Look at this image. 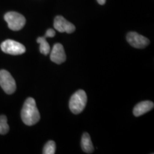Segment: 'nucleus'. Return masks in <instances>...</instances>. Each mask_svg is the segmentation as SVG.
Wrapping results in <instances>:
<instances>
[{"instance_id":"f257e3e1","label":"nucleus","mask_w":154,"mask_h":154,"mask_svg":"<svg viewBox=\"0 0 154 154\" xmlns=\"http://www.w3.org/2000/svg\"><path fill=\"white\" fill-rule=\"evenodd\" d=\"M22 121L27 126H33L40 120V113L33 98H28L23 106L21 112Z\"/></svg>"},{"instance_id":"f03ea898","label":"nucleus","mask_w":154,"mask_h":154,"mask_svg":"<svg viewBox=\"0 0 154 154\" xmlns=\"http://www.w3.org/2000/svg\"><path fill=\"white\" fill-rule=\"evenodd\" d=\"M87 103V96L84 90H79L73 94L69 101V109L74 114L82 113Z\"/></svg>"},{"instance_id":"7ed1b4c3","label":"nucleus","mask_w":154,"mask_h":154,"mask_svg":"<svg viewBox=\"0 0 154 154\" xmlns=\"http://www.w3.org/2000/svg\"><path fill=\"white\" fill-rule=\"evenodd\" d=\"M5 20L8 24V27L13 31L22 29L26 24L25 17L16 11H9L6 13Z\"/></svg>"},{"instance_id":"20e7f679","label":"nucleus","mask_w":154,"mask_h":154,"mask_svg":"<svg viewBox=\"0 0 154 154\" xmlns=\"http://www.w3.org/2000/svg\"><path fill=\"white\" fill-rule=\"evenodd\" d=\"M1 49L3 52L11 55H21L26 51L23 44L12 39H7L1 44Z\"/></svg>"},{"instance_id":"39448f33","label":"nucleus","mask_w":154,"mask_h":154,"mask_svg":"<svg viewBox=\"0 0 154 154\" xmlns=\"http://www.w3.org/2000/svg\"><path fill=\"white\" fill-rule=\"evenodd\" d=\"M0 86L7 94H12L17 88L14 78L6 70H0Z\"/></svg>"},{"instance_id":"423d86ee","label":"nucleus","mask_w":154,"mask_h":154,"mask_svg":"<svg viewBox=\"0 0 154 154\" xmlns=\"http://www.w3.org/2000/svg\"><path fill=\"white\" fill-rule=\"evenodd\" d=\"M126 40L130 45L136 49H143L150 43L149 38L134 32H129L127 34Z\"/></svg>"},{"instance_id":"0eeeda50","label":"nucleus","mask_w":154,"mask_h":154,"mask_svg":"<svg viewBox=\"0 0 154 154\" xmlns=\"http://www.w3.org/2000/svg\"><path fill=\"white\" fill-rule=\"evenodd\" d=\"M54 26L58 32H66L68 34H72L74 32L76 28L72 23L68 22L64 17L62 16H57L54 21Z\"/></svg>"},{"instance_id":"6e6552de","label":"nucleus","mask_w":154,"mask_h":154,"mask_svg":"<svg viewBox=\"0 0 154 154\" xmlns=\"http://www.w3.org/2000/svg\"><path fill=\"white\" fill-rule=\"evenodd\" d=\"M51 60L57 64H60L66 61V56L62 44L57 43L54 45L50 54Z\"/></svg>"},{"instance_id":"1a4fd4ad","label":"nucleus","mask_w":154,"mask_h":154,"mask_svg":"<svg viewBox=\"0 0 154 154\" xmlns=\"http://www.w3.org/2000/svg\"><path fill=\"white\" fill-rule=\"evenodd\" d=\"M154 107V104L152 101H144L138 103L136 105V106L134 108L133 113L135 116L138 117L140 116L145 114L151 109H153Z\"/></svg>"},{"instance_id":"9d476101","label":"nucleus","mask_w":154,"mask_h":154,"mask_svg":"<svg viewBox=\"0 0 154 154\" xmlns=\"http://www.w3.org/2000/svg\"><path fill=\"white\" fill-rule=\"evenodd\" d=\"M81 146L83 151L86 153H92L94 151V146L92 143L91 137L88 133H84L82 135V141H81Z\"/></svg>"},{"instance_id":"9b49d317","label":"nucleus","mask_w":154,"mask_h":154,"mask_svg":"<svg viewBox=\"0 0 154 154\" xmlns=\"http://www.w3.org/2000/svg\"><path fill=\"white\" fill-rule=\"evenodd\" d=\"M37 43L39 44V50L40 52L43 54L44 55H47L50 51V46L48 42L46 40V38L44 36H41V37H38L36 39Z\"/></svg>"},{"instance_id":"f8f14e48","label":"nucleus","mask_w":154,"mask_h":154,"mask_svg":"<svg viewBox=\"0 0 154 154\" xmlns=\"http://www.w3.org/2000/svg\"><path fill=\"white\" fill-rule=\"evenodd\" d=\"M9 131V126L7 123V118L5 115L0 116V134L5 135Z\"/></svg>"},{"instance_id":"ddd939ff","label":"nucleus","mask_w":154,"mask_h":154,"mask_svg":"<svg viewBox=\"0 0 154 154\" xmlns=\"http://www.w3.org/2000/svg\"><path fill=\"white\" fill-rule=\"evenodd\" d=\"M56 153V143L54 140H49L44 146V154H54Z\"/></svg>"},{"instance_id":"4468645a","label":"nucleus","mask_w":154,"mask_h":154,"mask_svg":"<svg viewBox=\"0 0 154 154\" xmlns=\"http://www.w3.org/2000/svg\"><path fill=\"white\" fill-rule=\"evenodd\" d=\"M56 32L55 31L52 29H47V32H46L45 35H44V37L47 38V37H54L55 36Z\"/></svg>"},{"instance_id":"2eb2a0df","label":"nucleus","mask_w":154,"mask_h":154,"mask_svg":"<svg viewBox=\"0 0 154 154\" xmlns=\"http://www.w3.org/2000/svg\"><path fill=\"white\" fill-rule=\"evenodd\" d=\"M97 2L101 5H103L106 3V0H97Z\"/></svg>"}]
</instances>
